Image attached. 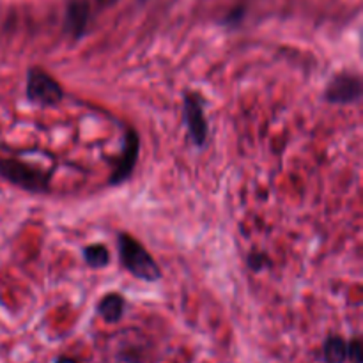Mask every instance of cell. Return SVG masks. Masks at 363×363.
Returning a JSON list of instances; mask_svg holds the SVG:
<instances>
[{"mask_svg":"<svg viewBox=\"0 0 363 363\" xmlns=\"http://www.w3.org/2000/svg\"><path fill=\"white\" fill-rule=\"evenodd\" d=\"M91 21V2L89 0H69L64 16V28L73 39H82Z\"/></svg>","mask_w":363,"mask_h":363,"instance_id":"obj_7","label":"cell"},{"mask_svg":"<svg viewBox=\"0 0 363 363\" xmlns=\"http://www.w3.org/2000/svg\"><path fill=\"white\" fill-rule=\"evenodd\" d=\"M53 363H78V360H74V358H71V357H59V358H55V362Z\"/></svg>","mask_w":363,"mask_h":363,"instance_id":"obj_14","label":"cell"},{"mask_svg":"<svg viewBox=\"0 0 363 363\" xmlns=\"http://www.w3.org/2000/svg\"><path fill=\"white\" fill-rule=\"evenodd\" d=\"M347 360L353 363H363V350L362 342L358 339H353L347 342Z\"/></svg>","mask_w":363,"mask_h":363,"instance_id":"obj_12","label":"cell"},{"mask_svg":"<svg viewBox=\"0 0 363 363\" xmlns=\"http://www.w3.org/2000/svg\"><path fill=\"white\" fill-rule=\"evenodd\" d=\"M0 177L30 194H48L52 170H43L41 167L20 160L4 158L0 160Z\"/></svg>","mask_w":363,"mask_h":363,"instance_id":"obj_2","label":"cell"},{"mask_svg":"<svg viewBox=\"0 0 363 363\" xmlns=\"http://www.w3.org/2000/svg\"><path fill=\"white\" fill-rule=\"evenodd\" d=\"M323 358L326 363H346L347 342L340 335H330L323 344Z\"/></svg>","mask_w":363,"mask_h":363,"instance_id":"obj_9","label":"cell"},{"mask_svg":"<svg viewBox=\"0 0 363 363\" xmlns=\"http://www.w3.org/2000/svg\"><path fill=\"white\" fill-rule=\"evenodd\" d=\"M82 255H84V261L87 262L91 268H105L110 262V254L108 250H106L105 245H89V247L84 248Z\"/></svg>","mask_w":363,"mask_h":363,"instance_id":"obj_10","label":"cell"},{"mask_svg":"<svg viewBox=\"0 0 363 363\" xmlns=\"http://www.w3.org/2000/svg\"><path fill=\"white\" fill-rule=\"evenodd\" d=\"M245 16V7H238V9H233L230 11L229 16L223 20V23L227 25H238L241 21V18Z\"/></svg>","mask_w":363,"mask_h":363,"instance_id":"obj_13","label":"cell"},{"mask_svg":"<svg viewBox=\"0 0 363 363\" xmlns=\"http://www.w3.org/2000/svg\"><path fill=\"white\" fill-rule=\"evenodd\" d=\"M362 78L351 71H342L332 77L325 91V99L332 105H351L362 98Z\"/></svg>","mask_w":363,"mask_h":363,"instance_id":"obj_6","label":"cell"},{"mask_svg":"<svg viewBox=\"0 0 363 363\" xmlns=\"http://www.w3.org/2000/svg\"><path fill=\"white\" fill-rule=\"evenodd\" d=\"M204 98L199 92H186L183 99V121L188 137L195 147H206L208 144L209 126L204 113Z\"/></svg>","mask_w":363,"mask_h":363,"instance_id":"obj_4","label":"cell"},{"mask_svg":"<svg viewBox=\"0 0 363 363\" xmlns=\"http://www.w3.org/2000/svg\"><path fill=\"white\" fill-rule=\"evenodd\" d=\"M138 152H140V137H138V131L133 130V128H126L124 130L123 151H121L119 160H117L116 169H113V172L108 177L110 186H119V184L126 183L130 179L135 167H137Z\"/></svg>","mask_w":363,"mask_h":363,"instance_id":"obj_5","label":"cell"},{"mask_svg":"<svg viewBox=\"0 0 363 363\" xmlns=\"http://www.w3.org/2000/svg\"><path fill=\"white\" fill-rule=\"evenodd\" d=\"M117 252H119L121 266L133 277L144 282H158L162 279L158 262L133 236L121 233L117 236Z\"/></svg>","mask_w":363,"mask_h":363,"instance_id":"obj_1","label":"cell"},{"mask_svg":"<svg viewBox=\"0 0 363 363\" xmlns=\"http://www.w3.org/2000/svg\"><path fill=\"white\" fill-rule=\"evenodd\" d=\"M124 307H126V301H124V298L119 293H108L99 301L98 314L101 315L105 323L116 325V323H119L123 319Z\"/></svg>","mask_w":363,"mask_h":363,"instance_id":"obj_8","label":"cell"},{"mask_svg":"<svg viewBox=\"0 0 363 363\" xmlns=\"http://www.w3.org/2000/svg\"><path fill=\"white\" fill-rule=\"evenodd\" d=\"M247 266L252 269V272L259 273L262 272L266 266H269V257L266 254H262V252H252V254L247 257Z\"/></svg>","mask_w":363,"mask_h":363,"instance_id":"obj_11","label":"cell"},{"mask_svg":"<svg viewBox=\"0 0 363 363\" xmlns=\"http://www.w3.org/2000/svg\"><path fill=\"white\" fill-rule=\"evenodd\" d=\"M25 94L38 106H57L64 99V89L48 71L39 66L28 67Z\"/></svg>","mask_w":363,"mask_h":363,"instance_id":"obj_3","label":"cell"}]
</instances>
